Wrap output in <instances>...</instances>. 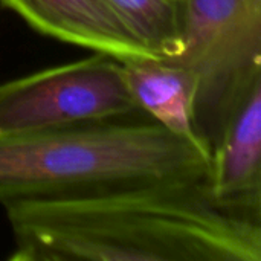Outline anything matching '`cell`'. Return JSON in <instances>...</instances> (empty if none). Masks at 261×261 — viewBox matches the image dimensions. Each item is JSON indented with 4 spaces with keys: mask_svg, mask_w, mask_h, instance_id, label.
Returning a JSON list of instances; mask_svg holds the SVG:
<instances>
[{
    "mask_svg": "<svg viewBox=\"0 0 261 261\" xmlns=\"http://www.w3.org/2000/svg\"><path fill=\"white\" fill-rule=\"evenodd\" d=\"M203 184L219 206L261 220V78L228 112L211 145Z\"/></svg>",
    "mask_w": 261,
    "mask_h": 261,
    "instance_id": "obj_5",
    "label": "cell"
},
{
    "mask_svg": "<svg viewBox=\"0 0 261 261\" xmlns=\"http://www.w3.org/2000/svg\"><path fill=\"white\" fill-rule=\"evenodd\" d=\"M203 179L3 203L9 260L261 261V220L219 206Z\"/></svg>",
    "mask_w": 261,
    "mask_h": 261,
    "instance_id": "obj_1",
    "label": "cell"
},
{
    "mask_svg": "<svg viewBox=\"0 0 261 261\" xmlns=\"http://www.w3.org/2000/svg\"><path fill=\"white\" fill-rule=\"evenodd\" d=\"M138 115L122 61L101 52L0 83V135Z\"/></svg>",
    "mask_w": 261,
    "mask_h": 261,
    "instance_id": "obj_4",
    "label": "cell"
},
{
    "mask_svg": "<svg viewBox=\"0 0 261 261\" xmlns=\"http://www.w3.org/2000/svg\"><path fill=\"white\" fill-rule=\"evenodd\" d=\"M122 64L127 87L141 115L176 136L208 147L196 127L197 84L188 69L161 58H138Z\"/></svg>",
    "mask_w": 261,
    "mask_h": 261,
    "instance_id": "obj_7",
    "label": "cell"
},
{
    "mask_svg": "<svg viewBox=\"0 0 261 261\" xmlns=\"http://www.w3.org/2000/svg\"><path fill=\"white\" fill-rule=\"evenodd\" d=\"M210 148L147 118L0 135V205L135 184L203 179Z\"/></svg>",
    "mask_w": 261,
    "mask_h": 261,
    "instance_id": "obj_2",
    "label": "cell"
},
{
    "mask_svg": "<svg viewBox=\"0 0 261 261\" xmlns=\"http://www.w3.org/2000/svg\"><path fill=\"white\" fill-rule=\"evenodd\" d=\"M34 31L121 61L151 57L125 29L106 0H0Z\"/></svg>",
    "mask_w": 261,
    "mask_h": 261,
    "instance_id": "obj_6",
    "label": "cell"
},
{
    "mask_svg": "<svg viewBox=\"0 0 261 261\" xmlns=\"http://www.w3.org/2000/svg\"><path fill=\"white\" fill-rule=\"evenodd\" d=\"M184 5V49L171 61L196 80V127L211 150L234 102L261 78V0Z\"/></svg>",
    "mask_w": 261,
    "mask_h": 261,
    "instance_id": "obj_3",
    "label": "cell"
},
{
    "mask_svg": "<svg viewBox=\"0 0 261 261\" xmlns=\"http://www.w3.org/2000/svg\"><path fill=\"white\" fill-rule=\"evenodd\" d=\"M113 14L154 58L176 60L184 49V0H106Z\"/></svg>",
    "mask_w": 261,
    "mask_h": 261,
    "instance_id": "obj_8",
    "label": "cell"
}]
</instances>
